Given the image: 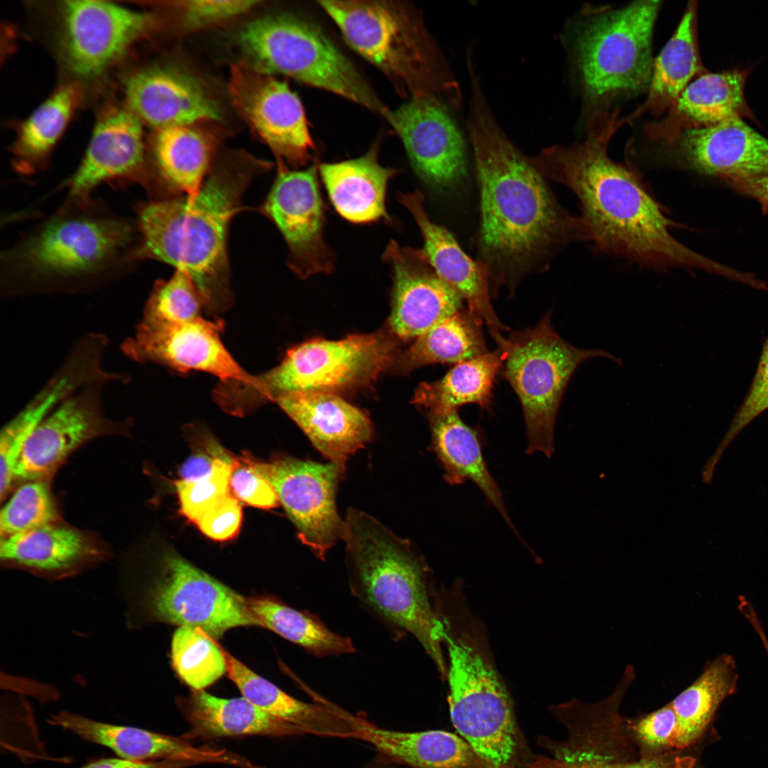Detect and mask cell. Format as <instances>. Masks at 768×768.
<instances>
[{
    "label": "cell",
    "mask_w": 768,
    "mask_h": 768,
    "mask_svg": "<svg viewBox=\"0 0 768 768\" xmlns=\"http://www.w3.org/2000/svg\"><path fill=\"white\" fill-rule=\"evenodd\" d=\"M466 128L480 193L477 260L491 295L545 270L583 226L558 203L545 178L505 134L477 78L471 80Z\"/></svg>",
    "instance_id": "cell-1"
},
{
    "label": "cell",
    "mask_w": 768,
    "mask_h": 768,
    "mask_svg": "<svg viewBox=\"0 0 768 768\" xmlns=\"http://www.w3.org/2000/svg\"><path fill=\"white\" fill-rule=\"evenodd\" d=\"M609 114L591 126L585 139L542 149L531 162L548 179L576 196L584 241L604 254L658 270L700 269L730 278L732 269L688 248L671 232L677 223L645 186L631 165L607 154L612 136L622 124Z\"/></svg>",
    "instance_id": "cell-2"
},
{
    "label": "cell",
    "mask_w": 768,
    "mask_h": 768,
    "mask_svg": "<svg viewBox=\"0 0 768 768\" xmlns=\"http://www.w3.org/2000/svg\"><path fill=\"white\" fill-rule=\"evenodd\" d=\"M270 165L242 156L213 164L193 197L159 198L137 209L140 238L132 258L155 260L186 273L205 308L219 312L233 301L228 254V230L244 209L252 180Z\"/></svg>",
    "instance_id": "cell-3"
},
{
    "label": "cell",
    "mask_w": 768,
    "mask_h": 768,
    "mask_svg": "<svg viewBox=\"0 0 768 768\" xmlns=\"http://www.w3.org/2000/svg\"><path fill=\"white\" fill-rule=\"evenodd\" d=\"M343 540L352 591L390 624L422 644L442 676V622L430 590V568L412 543L383 523L351 508Z\"/></svg>",
    "instance_id": "cell-4"
},
{
    "label": "cell",
    "mask_w": 768,
    "mask_h": 768,
    "mask_svg": "<svg viewBox=\"0 0 768 768\" xmlns=\"http://www.w3.org/2000/svg\"><path fill=\"white\" fill-rule=\"evenodd\" d=\"M438 612L449 658L452 724L491 768H511L517 747L513 706L484 627L468 609L462 592L444 596Z\"/></svg>",
    "instance_id": "cell-5"
},
{
    "label": "cell",
    "mask_w": 768,
    "mask_h": 768,
    "mask_svg": "<svg viewBox=\"0 0 768 768\" xmlns=\"http://www.w3.org/2000/svg\"><path fill=\"white\" fill-rule=\"evenodd\" d=\"M347 44L400 92L434 95L459 108L461 90L442 51L412 6L391 1H319Z\"/></svg>",
    "instance_id": "cell-6"
},
{
    "label": "cell",
    "mask_w": 768,
    "mask_h": 768,
    "mask_svg": "<svg viewBox=\"0 0 768 768\" xmlns=\"http://www.w3.org/2000/svg\"><path fill=\"white\" fill-rule=\"evenodd\" d=\"M661 1L585 9L574 55L586 99L602 105L644 90L651 78L652 36Z\"/></svg>",
    "instance_id": "cell-7"
},
{
    "label": "cell",
    "mask_w": 768,
    "mask_h": 768,
    "mask_svg": "<svg viewBox=\"0 0 768 768\" xmlns=\"http://www.w3.org/2000/svg\"><path fill=\"white\" fill-rule=\"evenodd\" d=\"M395 351V342L382 332L350 335L338 341L312 339L289 349L279 365L256 375L255 385H237L232 402L245 415L290 394L338 395L370 387L393 364Z\"/></svg>",
    "instance_id": "cell-8"
},
{
    "label": "cell",
    "mask_w": 768,
    "mask_h": 768,
    "mask_svg": "<svg viewBox=\"0 0 768 768\" xmlns=\"http://www.w3.org/2000/svg\"><path fill=\"white\" fill-rule=\"evenodd\" d=\"M240 42L251 65L324 90L385 117L389 109L316 24L290 13L249 22Z\"/></svg>",
    "instance_id": "cell-9"
},
{
    "label": "cell",
    "mask_w": 768,
    "mask_h": 768,
    "mask_svg": "<svg viewBox=\"0 0 768 768\" xmlns=\"http://www.w3.org/2000/svg\"><path fill=\"white\" fill-rule=\"evenodd\" d=\"M503 375L516 393L523 410L526 453L540 452L550 458L558 410L573 373L585 361L597 357L620 361L602 349H582L555 330L551 312L533 328L515 331L507 339Z\"/></svg>",
    "instance_id": "cell-10"
},
{
    "label": "cell",
    "mask_w": 768,
    "mask_h": 768,
    "mask_svg": "<svg viewBox=\"0 0 768 768\" xmlns=\"http://www.w3.org/2000/svg\"><path fill=\"white\" fill-rule=\"evenodd\" d=\"M115 378L119 376L95 374L83 366L65 363L35 398L43 415L23 448L15 478L29 481L46 478L82 444L124 432V425L109 420L102 409V387Z\"/></svg>",
    "instance_id": "cell-11"
},
{
    "label": "cell",
    "mask_w": 768,
    "mask_h": 768,
    "mask_svg": "<svg viewBox=\"0 0 768 768\" xmlns=\"http://www.w3.org/2000/svg\"><path fill=\"white\" fill-rule=\"evenodd\" d=\"M86 205L47 221L11 252V262L35 281H66L105 270L131 244L134 230L119 217L84 210Z\"/></svg>",
    "instance_id": "cell-12"
},
{
    "label": "cell",
    "mask_w": 768,
    "mask_h": 768,
    "mask_svg": "<svg viewBox=\"0 0 768 768\" xmlns=\"http://www.w3.org/2000/svg\"><path fill=\"white\" fill-rule=\"evenodd\" d=\"M246 457L254 470L273 486L300 540L318 558L324 560L345 533V519L338 514L336 498L346 464L288 456H277L269 462Z\"/></svg>",
    "instance_id": "cell-13"
},
{
    "label": "cell",
    "mask_w": 768,
    "mask_h": 768,
    "mask_svg": "<svg viewBox=\"0 0 768 768\" xmlns=\"http://www.w3.org/2000/svg\"><path fill=\"white\" fill-rule=\"evenodd\" d=\"M166 569L145 597L156 619L200 628L212 638L233 627L257 626L246 597L180 558H169Z\"/></svg>",
    "instance_id": "cell-14"
},
{
    "label": "cell",
    "mask_w": 768,
    "mask_h": 768,
    "mask_svg": "<svg viewBox=\"0 0 768 768\" xmlns=\"http://www.w3.org/2000/svg\"><path fill=\"white\" fill-rule=\"evenodd\" d=\"M229 91L238 112L279 159L305 164L314 149L303 105L288 84L251 65L232 68Z\"/></svg>",
    "instance_id": "cell-15"
},
{
    "label": "cell",
    "mask_w": 768,
    "mask_h": 768,
    "mask_svg": "<svg viewBox=\"0 0 768 768\" xmlns=\"http://www.w3.org/2000/svg\"><path fill=\"white\" fill-rule=\"evenodd\" d=\"M60 44L68 68L81 78L102 74L151 27L146 13L102 1L60 6Z\"/></svg>",
    "instance_id": "cell-16"
},
{
    "label": "cell",
    "mask_w": 768,
    "mask_h": 768,
    "mask_svg": "<svg viewBox=\"0 0 768 768\" xmlns=\"http://www.w3.org/2000/svg\"><path fill=\"white\" fill-rule=\"evenodd\" d=\"M315 165L291 170L279 165L260 210L277 227L288 247L289 267L302 278L329 273L334 257L324 238V206Z\"/></svg>",
    "instance_id": "cell-17"
},
{
    "label": "cell",
    "mask_w": 768,
    "mask_h": 768,
    "mask_svg": "<svg viewBox=\"0 0 768 768\" xmlns=\"http://www.w3.org/2000/svg\"><path fill=\"white\" fill-rule=\"evenodd\" d=\"M223 327L221 321L202 316L183 322L143 318L122 348L136 361L155 362L181 373L203 371L218 377L220 382L254 385L256 375L240 367L223 345Z\"/></svg>",
    "instance_id": "cell-18"
},
{
    "label": "cell",
    "mask_w": 768,
    "mask_h": 768,
    "mask_svg": "<svg viewBox=\"0 0 768 768\" xmlns=\"http://www.w3.org/2000/svg\"><path fill=\"white\" fill-rule=\"evenodd\" d=\"M444 102L419 95L385 117L400 138L419 178L436 188L459 182L467 172L464 139Z\"/></svg>",
    "instance_id": "cell-19"
},
{
    "label": "cell",
    "mask_w": 768,
    "mask_h": 768,
    "mask_svg": "<svg viewBox=\"0 0 768 768\" xmlns=\"http://www.w3.org/2000/svg\"><path fill=\"white\" fill-rule=\"evenodd\" d=\"M383 258L393 280L389 323L399 338H417L464 307L462 297L437 274L421 250L391 240Z\"/></svg>",
    "instance_id": "cell-20"
},
{
    "label": "cell",
    "mask_w": 768,
    "mask_h": 768,
    "mask_svg": "<svg viewBox=\"0 0 768 768\" xmlns=\"http://www.w3.org/2000/svg\"><path fill=\"white\" fill-rule=\"evenodd\" d=\"M142 122L128 108L112 111L97 122L78 169L67 182L72 202L89 203L92 191L112 181L139 183L153 190Z\"/></svg>",
    "instance_id": "cell-21"
},
{
    "label": "cell",
    "mask_w": 768,
    "mask_h": 768,
    "mask_svg": "<svg viewBox=\"0 0 768 768\" xmlns=\"http://www.w3.org/2000/svg\"><path fill=\"white\" fill-rule=\"evenodd\" d=\"M398 200L411 213L420 230L423 239L420 250L428 262L486 325L499 347L505 346L507 339L502 333L506 327L494 309L488 277L479 263L464 252L449 231L430 219L421 192L399 193Z\"/></svg>",
    "instance_id": "cell-22"
},
{
    "label": "cell",
    "mask_w": 768,
    "mask_h": 768,
    "mask_svg": "<svg viewBox=\"0 0 768 768\" xmlns=\"http://www.w3.org/2000/svg\"><path fill=\"white\" fill-rule=\"evenodd\" d=\"M668 146L683 165L700 174L732 178L768 176V139L740 116L684 130Z\"/></svg>",
    "instance_id": "cell-23"
},
{
    "label": "cell",
    "mask_w": 768,
    "mask_h": 768,
    "mask_svg": "<svg viewBox=\"0 0 768 768\" xmlns=\"http://www.w3.org/2000/svg\"><path fill=\"white\" fill-rule=\"evenodd\" d=\"M128 109L159 130L220 119V108L201 82L170 67L142 69L124 85Z\"/></svg>",
    "instance_id": "cell-24"
},
{
    "label": "cell",
    "mask_w": 768,
    "mask_h": 768,
    "mask_svg": "<svg viewBox=\"0 0 768 768\" xmlns=\"http://www.w3.org/2000/svg\"><path fill=\"white\" fill-rule=\"evenodd\" d=\"M48 722L85 740L105 746L127 760L220 763L240 768H250L252 765L248 759L225 749L196 746L186 739L101 722L69 712L51 715Z\"/></svg>",
    "instance_id": "cell-25"
},
{
    "label": "cell",
    "mask_w": 768,
    "mask_h": 768,
    "mask_svg": "<svg viewBox=\"0 0 768 768\" xmlns=\"http://www.w3.org/2000/svg\"><path fill=\"white\" fill-rule=\"evenodd\" d=\"M329 462L346 464L373 436L368 416L338 395L309 392L276 402Z\"/></svg>",
    "instance_id": "cell-26"
},
{
    "label": "cell",
    "mask_w": 768,
    "mask_h": 768,
    "mask_svg": "<svg viewBox=\"0 0 768 768\" xmlns=\"http://www.w3.org/2000/svg\"><path fill=\"white\" fill-rule=\"evenodd\" d=\"M221 648L229 678L237 686L242 697L252 705L297 726L305 734L353 738L354 728L346 711L314 694L316 703H304L290 696Z\"/></svg>",
    "instance_id": "cell-27"
},
{
    "label": "cell",
    "mask_w": 768,
    "mask_h": 768,
    "mask_svg": "<svg viewBox=\"0 0 768 768\" xmlns=\"http://www.w3.org/2000/svg\"><path fill=\"white\" fill-rule=\"evenodd\" d=\"M349 720L354 739L410 768H491L462 737L452 732L388 730L352 714Z\"/></svg>",
    "instance_id": "cell-28"
},
{
    "label": "cell",
    "mask_w": 768,
    "mask_h": 768,
    "mask_svg": "<svg viewBox=\"0 0 768 768\" xmlns=\"http://www.w3.org/2000/svg\"><path fill=\"white\" fill-rule=\"evenodd\" d=\"M744 85L743 74L736 70L703 74L689 83L663 119L646 126V132L668 145L684 130L739 116Z\"/></svg>",
    "instance_id": "cell-29"
},
{
    "label": "cell",
    "mask_w": 768,
    "mask_h": 768,
    "mask_svg": "<svg viewBox=\"0 0 768 768\" xmlns=\"http://www.w3.org/2000/svg\"><path fill=\"white\" fill-rule=\"evenodd\" d=\"M211 139L192 126L157 131L151 146L153 190L160 198L197 195L213 165Z\"/></svg>",
    "instance_id": "cell-30"
},
{
    "label": "cell",
    "mask_w": 768,
    "mask_h": 768,
    "mask_svg": "<svg viewBox=\"0 0 768 768\" xmlns=\"http://www.w3.org/2000/svg\"><path fill=\"white\" fill-rule=\"evenodd\" d=\"M430 424L431 449L450 485L473 481L487 501L500 513L517 533L508 514L503 494L484 459L479 432L460 418L457 410L441 414H428Z\"/></svg>",
    "instance_id": "cell-31"
},
{
    "label": "cell",
    "mask_w": 768,
    "mask_h": 768,
    "mask_svg": "<svg viewBox=\"0 0 768 768\" xmlns=\"http://www.w3.org/2000/svg\"><path fill=\"white\" fill-rule=\"evenodd\" d=\"M377 150L375 145L358 158L318 167L332 205L349 222L368 223L388 218L386 191L396 171L379 164Z\"/></svg>",
    "instance_id": "cell-32"
},
{
    "label": "cell",
    "mask_w": 768,
    "mask_h": 768,
    "mask_svg": "<svg viewBox=\"0 0 768 768\" xmlns=\"http://www.w3.org/2000/svg\"><path fill=\"white\" fill-rule=\"evenodd\" d=\"M101 550L84 533L55 524L2 538L1 559L50 577H63L97 560Z\"/></svg>",
    "instance_id": "cell-33"
},
{
    "label": "cell",
    "mask_w": 768,
    "mask_h": 768,
    "mask_svg": "<svg viewBox=\"0 0 768 768\" xmlns=\"http://www.w3.org/2000/svg\"><path fill=\"white\" fill-rule=\"evenodd\" d=\"M183 710L191 726L186 739L305 734L297 726L264 712L243 697L225 699L194 690L183 701Z\"/></svg>",
    "instance_id": "cell-34"
},
{
    "label": "cell",
    "mask_w": 768,
    "mask_h": 768,
    "mask_svg": "<svg viewBox=\"0 0 768 768\" xmlns=\"http://www.w3.org/2000/svg\"><path fill=\"white\" fill-rule=\"evenodd\" d=\"M506 356V348L498 346L457 363L441 378L422 383L412 402L427 410L428 414L448 412L466 404L490 410L494 383Z\"/></svg>",
    "instance_id": "cell-35"
},
{
    "label": "cell",
    "mask_w": 768,
    "mask_h": 768,
    "mask_svg": "<svg viewBox=\"0 0 768 768\" xmlns=\"http://www.w3.org/2000/svg\"><path fill=\"white\" fill-rule=\"evenodd\" d=\"M700 69L696 6L693 2L688 6L673 35L654 60L644 103L627 119H634L646 112L653 114L668 112Z\"/></svg>",
    "instance_id": "cell-36"
},
{
    "label": "cell",
    "mask_w": 768,
    "mask_h": 768,
    "mask_svg": "<svg viewBox=\"0 0 768 768\" xmlns=\"http://www.w3.org/2000/svg\"><path fill=\"white\" fill-rule=\"evenodd\" d=\"M738 679L734 658L720 654L704 666L700 676L671 703L678 727L672 747L694 743L703 735L720 703L736 690Z\"/></svg>",
    "instance_id": "cell-37"
},
{
    "label": "cell",
    "mask_w": 768,
    "mask_h": 768,
    "mask_svg": "<svg viewBox=\"0 0 768 768\" xmlns=\"http://www.w3.org/2000/svg\"><path fill=\"white\" fill-rule=\"evenodd\" d=\"M483 321L464 307L442 319L415 341L400 358L405 370L434 363H459L489 352Z\"/></svg>",
    "instance_id": "cell-38"
},
{
    "label": "cell",
    "mask_w": 768,
    "mask_h": 768,
    "mask_svg": "<svg viewBox=\"0 0 768 768\" xmlns=\"http://www.w3.org/2000/svg\"><path fill=\"white\" fill-rule=\"evenodd\" d=\"M78 102L73 86H63L41 104L22 123L11 151L16 169L34 173L44 164L64 131Z\"/></svg>",
    "instance_id": "cell-39"
},
{
    "label": "cell",
    "mask_w": 768,
    "mask_h": 768,
    "mask_svg": "<svg viewBox=\"0 0 768 768\" xmlns=\"http://www.w3.org/2000/svg\"><path fill=\"white\" fill-rule=\"evenodd\" d=\"M248 609L262 626L317 656L354 651L352 641L329 630L315 617L297 611L270 597L247 598Z\"/></svg>",
    "instance_id": "cell-40"
},
{
    "label": "cell",
    "mask_w": 768,
    "mask_h": 768,
    "mask_svg": "<svg viewBox=\"0 0 768 768\" xmlns=\"http://www.w3.org/2000/svg\"><path fill=\"white\" fill-rule=\"evenodd\" d=\"M173 666L194 690H203L226 671L221 646L200 628L181 626L171 642Z\"/></svg>",
    "instance_id": "cell-41"
},
{
    "label": "cell",
    "mask_w": 768,
    "mask_h": 768,
    "mask_svg": "<svg viewBox=\"0 0 768 768\" xmlns=\"http://www.w3.org/2000/svg\"><path fill=\"white\" fill-rule=\"evenodd\" d=\"M56 506L45 482L31 481L20 486L1 510V539L55 524Z\"/></svg>",
    "instance_id": "cell-42"
},
{
    "label": "cell",
    "mask_w": 768,
    "mask_h": 768,
    "mask_svg": "<svg viewBox=\"0 0 768 768\" xmlns=\"http://www.w3.org/2000/svg\"><path fill=\"white\" fill-rule=\"evenodd\" d=\"M203 307V297L193 280L184 272L176 270L171 278L154 284L143 318L166 322L188 321L201 317Z\"/></svg>",
    "instance_id": "cell-43"
},
{
    "label": "cell",
    "mask_w": 768,
    "mask_h": 768,
    "mask_svg": "<svg viewBox=\"0 0 768 768\" xmlns=\"http://www.w3.org/2000/svg\"><path fill=\"white\" fill-rule=\"evenodd\" d=\"M234 457L226 454L218 459L213 471L193 481L176 480L180 512L195 523L203 513L230 494V476Z\"/></svg>",
    "instance_id": "cell-44"
},
{
    "label": "cell",
    "mask_w": 768,
    "mask_h": 768,
    "mask_svg": "<svg viewBox=\"0 0 768 768\" xmlns=\"http://www.w3.org/2000/svg\"><path fill=\"white\" fill-rule=\"evenodd\" d=\"M768 410V336L762 349L758 365L750 389L735 415L728 430L715 452L707 461L715 468L725 449L750 422Z\"/></svg>",
    "instance_id": "cell-45"
},
{
    "label": "cell",
    "mask_w": 768,
    "mask_h": 768,
    "mask_svg": "<svg viewBox=\"0 0 768 768\" xmlns=\"http://www.w3.org/2000/svg\"><path fill=\"white\" fill-rule=\"evenodd\" d=\"M230 490L238 500L251 506L270 509L279 504L273 486L254 470L246 456L234 457Z\"/></svg>",
    "instance_id": "cell-46"
},
{
    "label": "cell",
    "mask_w": 768,
    "mask_h": 768,
    "mask_svg": "<svg viewBox=\"0 0 768 768\" xmlns=\"http://www.w3.org/2000/svg\"><path fill=\"white\" fill-rule=\"evenodd\" d=\"M257 1L193 0L182 6L183 22L189 29H197L218 23L248 11Z\"/></svg>",
    "instance_id": "cell-47"
},
{
    "label": "cell",
    "mask_w": 768,
    "mask_h": 768,
    "mask_svg": "<svg viewBox=\"0 0 768 768\" xmlns=\"http://www.w3.org/2000/svg\"><path fill=\"white\" fill-rule=\"evenodd\" d=\"M242 518L239 500L229 494L203 513L194 523L208 538L225 541L238 533Z\"/></svg>",
    "instance_id": "cell-48"
},
{
    "label": "cell",
    "mask_w": 768,
    "mask_h": 768,
    "mask_svg": "<svg viewBox=\"0 0 768 768\" xmlns=\"http://www.w3.org/2000/svg\"><path fill=\"white\" fill-rule=\"evenodd\" d=\"M678 727L677 717L670 703L641 718L634 730L650 747H672Z\"/></svg>",
    "instance_id": "cell-49"
},
{
    "label": "cell",
    "mask_w": 768,
    "mask_h": 768,
    "mask_svg": "<svg viewBox=\"0 0 768 768\" xmlns=\"http://www.w3.org/2000/svg\"><path fill=\"white\" fill-rule=\"evenodd\" d=\"M688 759L680 757L659 756L639 762L623 764L577 763L558 759L540 757L530 768H690Z\"/></svg>",
    "instance_id": "cell-50"
},
{
    "label": "cell",
    "mask_w": 768,
    "mask_h": 768,
    "mask_svg": "<svg viewBox=\"0 0 768 768\" xmlns=\"http://www.w3.org/2000/svg\"><path fill=\"white\" fill-rule=\"evenodd\" d=\"M228 454L214 439L205 437L203 450L193 453L183 463L179 470L180 480L193 481L208 475L215 462Z\"/></svg>",
    "instance_id": "cell-51"
},
{
    "label": "cell",
    "mask_w": 768,
    "mask_h": 768,
    "mask_svg": "<svg viewBox=\"0 0 768 768\" xmlns=\"http://www.w3.org/2000/svg\"><path fill=\"white\" fill-rule=\"evenodd\" d=\"M194 765L183 761H132L122 758H105L88 763L81 768H185Z\"/></svg>",
    "instance_id": "cell-52"
},
{
    "label": "cell",
    "mask_w": 768,
    "mask_h": 768,
    "mask_svg": "<svg viewBox=\"0 0 768 768\" xmlns=\"http://www.w3.org/2000/svg\"><path fill=\"white\" fill-rule=\"evenodd\" d=\"M732 179L748 193L768 202V176Z\"/></svg>",
    "instance_id": "cell-53"
},
{
    "label": "cell",
    "mask_w": 768,
    "mask_h": 768,
    "mask_svg": "<svg viewBox=\"0 0 768 768\" xmlns=\"http://www.w3.org/2000/svg\"><path fill=\"white\" fill-rule=\"evenodd\" d=\"M358 768H410L388 757L377 753L376 756Z\"/></svg>",
    "instance_id": "cell-54"
}]
</instances>
